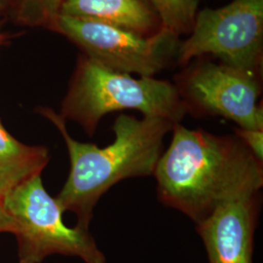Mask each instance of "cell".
<instances>
[{
	"label": "cell",
	"instance_id": "1",
	"mask_svg": "<svg viewBox=\"0 0 263 263\" xmlns=\"http://www.w3.org/2000/svg\"><path fill=\"white\" fill-rule=\"evenodd\" d=\"M157 163V196L198 224L218 208L259 193L263 162L235 134L217 136L176 124Z\"/></svg>",
	"mask_w": 263,
	"mask_h": 263
},
{
	"label": "cell",
	"instance_id": "2",
	"mask_svg": "<svg viewBox=\"0 0 263 263\" xmlns=\"http://www.w3.org/2000/svg\"><path fill=\"white\" fill-rule=\"evenodd\" d=\"M40 113L56 126L66 142L70 171L57 196L60 207L77 216V226L89 229L99 200L113 185L131 178L153 176L163 154L164 139L176 123L152 116L138 119L120 114L114 121V141L104 147L76 141L66 119L50 108Z\"/></svg>",
	"mask_w": 263,
	"mask_h": 263
},
{
	"label": "cell",
	"instance_id": "3",
	"mask_svg": "<svg viewBox=\"0 0 263 263\" xmlns=\"http://www.w3.org/2000/svg\"><path fill=\"white\" fill-rule=\"evenodd\" d=\"M138 110L179 124L187 113L176 85L154 77L135 78L84 58L77 67L61 115L80 124L93 137L108 113Z\"/></svg>",
	"mask_w": 263,
	"mask_h": 263
},
{
	"label": "cell",
	"instance_id": "4",
	"mask_svg": "<svg viewBox=\"0 0 263 263\" xmlns=\"http://www.w3.org/2000/svg\"><path fill=\"white\" fill-rule=\"evenodd\" d=\"M14 221L20 263H40L52 254L76 256L86 263H105L89 229L65 224L64 211L37 175L14 188L2 200Z\"/></svg>",
	"mask_w": 263,
	"mask_h": 263
},
{
	"label": "cell",
	"instance_id": "5",
	"mask_svg": "<svg viewBox=\"0 0 263 263\" xmlns=\"http://www.w3.org/2000/svg\"><path fill=\"white\" fill-rule=\"evenodd\" d=\"M263 42V0H233L197 13L191 34L179 49V62L212 54L222 64L257 76Z\"/></svg>",
	"mask_w": 263,
	"mask_h": 263
},
{
	"label": "cell",
	"instance_id": "6",
	"mask_svg": "<svg viewBox=\"0 0 263 263\" xmlns=\"http://www.w3.org/2000/svg\"><path fill=\"white\" fill-rule=\"evenodd\" d=\"M96 63L123 73L153 77L169 61L178 35L161 28L146 36L92 20L59 15L51 25Z\"/></svg>",
	"mask_w": 263,
	"mask_h": 263
},
{
	"label": "cell",
	"instance_id": "7",
	"mask_svg": "<svg viewBox=\"0 0 263 263\" xmlns=\"http://www.w3.org/2000/svg\"><path fill=\"white\" fill-rule=\"evenodd\" d=\"M176 87L187 112L221 116L240 129L263 131L257 76L224 64L206 63L188 70Z\"/></svg>",
	"mask_w": 263,
	"mask_h": 263
},
{
	"label": "cell",
	"instance_id": "8",
	"mask_svg": "<svg viewBox=\"0 0 263 263\" xmlns=\"http://www.w3.org/2000/svg\"><path fill=\"white\" fill-rule=\"evenodd\" d=\"M259 210V193H256L218 208L196 224L209 263H253Z\"/></svg>",
	"mask_w": 263,
	"mask_h": 263
},
{
	"label": "cell",
	"instance_id": "9",
	"mask_svg": "<svg viewBox=\"0 0 263 263\" xmlns=\"http://www.w3.org/2000/svg\"><path fill=\"white\" fill-rule=\"evenodd\" d=\"M60 15L92 20L146 36L162 28L149 0H65Z\"/></svg>",
	"mask_w": 263,
	"mask_h": 263
},
{
	"label": "cell",
	"instance_id": "10",
	"mask_svg": "<svg viewBox=\"0 0 263 263\" xmlns=\"http://www.w3.org/2000/svg\"><path fill=\"white\" fill-rule=\"evenodd\" d=\"M49 160L48 148L22 143L0 121V200L23 182L41 175Z\"/></svg>",
	"mask_w": 263,
	"mask_h": 263
},
{
	"label": "cell",
	"instance_id": "11",
	"mask_svg": "<svg viewBox=\"0 0 263 263\" xmlns=\"http://www.w3.org/2000/svg\"><path fill=\"white\" fill-rule=\"evenodd\" d=\"M159 16L161 28L179 36L191 30L200 0H149Z\"/></svg>",
	"mask_w": 263,
	"mask_h": 263
},
{
	"label": "cell",
	"instance_id": "12",
	"mask_svg": "<svg viewBox=\"0 0 263 263\" xmlns=\"http://www.w3.org/2000/svg\"><path fill=\"white\" fill-rule=\"evenodd\" d=\"M65 0H19L18 20L29 27L52 25Z\"/></svg>",
	"mask_w": 263,
	"mask_h": 263
},
{
	"label": "cell",
	"instance_id": "13",
	"mask_svg": "<svg viewBox=\"0 0 263 263\" xmlns=\"http://www.w3.org/2000/svg\"><path fill=\"white\" fill-rule=\"evenodd\" d=\"M234 133L244 142L246 146L252 151L254 156L260 162H263V131L236 128Z\"/></svg>",
	"mask_w": 263,
	"mask_h": 263
},
{
	"label": "cell",
	"instance_id": "14",
	"mask_svg": "<svg viewBox=\"0 0 263 263\" xmlns=\"http://www.w3.org/2000/svg\"><path fill=\"white\" fill-rule=\"evenodd\" d=\"M14 231V221L6 209L3 205L2 200H0V233L9 232L13 234Z\"/></svg>",
	"mask_w": 263,
	"mask_h": 263
},
{
	"label": "cell",
	"instance_id": "15",
	"mask_svg": "<svg viewBox=\"0 0 263 263\" xmlns=\"http://www.w3.org/2000/svg\"><path fill=\"white\" fill-rule=\"evenodd\" d=\"M4 1H5V0H0V8H1V6L4 4Z\"/></svg>",
	"mask_w": 263,
	"mask_h": 263
}]
</instances>
